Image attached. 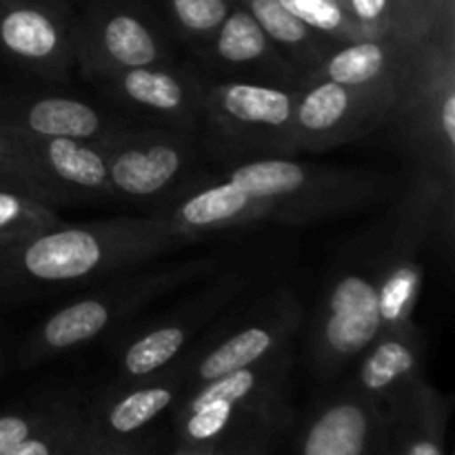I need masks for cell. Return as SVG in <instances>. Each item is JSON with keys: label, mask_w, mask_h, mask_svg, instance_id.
Segmentation results:
<instances>
[{"label": "cell", "mask_w": 455, "mask_h": 455, "mask_svg": "<svg viewBox=\"0 0 455 455\" xmlns=\"http://www.w3.org/2000/svg\"><path fill=\"white\" fill-rule=\"evenodd\" d=\"M394 180L367 169L329 167L296 156L243 160L216 176L191 178L151 216L198 240L260 222H309L358 212L391 194Z\"/></svg>", "instance_id": "obj_1"}, {"label": "cell", "mask_w": 455, "mask_h": 455, "mask_svg": "<svg viewBox=\"0 0 455 455\" xmlns=\"http://www.w3.org/2000/svg\"><path fill=\"white\" fill-rule=\"evenodd\" d=\"M194 244L156 216L60 220L36 234L0 240V305L38 300L147 265Z\"/></svg>", "instance_id": "obj_2"}, {"label": "cell", "mask_w": 455, "mask_h": 455, "mask_svg": "<svg viewBox=\"0 0 455 455\" xmlns=\"http://www.w3.org/2000/svg\"><path fill=\"white\" fill-rule=\"evenodd\" d=\"M293 354L275 351L258 363L225 373L182 398L173 420L172 453H271L293 427Z\"/></svg>", "instance_id": "obj_3"}, {"label": "cell", "mask_w": 455, "mask_h": 455, "mask_svg": "<svg viewBox=\"0 0 455 455\" xmlns=\"http://www.w3.org/2000/svg\"><path fill=\"white\" fill-rule=\"evenodd\" d=\"M142 267L145 265L109 275L96 291L84 293L47 315L22 342L18 364L25 369L36 367L44 360L89 345L107 333H116L151 302L212 275L216 260L196 258L151 269Z\"/></svg>", "instance_id": "obj_4"}, {"label": "cell", "mask_w": 455, "mask_h": 455, "mask_svg": "<svg viewBox=\"0 0 455 455\" xmlns=\"http://www.w3.org/2000/svg\"><path fill=\"white\" fill-rule=\"evenodd\" d=\"M300 87L243 78H204V149L222 167L269 156H298L293 111Z\"/></svg>", "instance_id": "obj_5"}, {"label": "cell", "mask_w": 455, "mask_h": 455, "mask_svg": "<svg viewBox=\"0 0 455 455\" xmlns=\"http://www.w3.org/2000/svg\"><path fill=\"white\" fill-rule=\"evenodd\" d=\"M391 138L413 160V173L455 180V40L453 20L425 38V56L411 87L387 123Z\"/></svg>", "instance_id": "obj_6"}, {"label": "cell", "mask_w": 455, "mask_h": 455, "mask_svg": "<svg viewBox=\"0 0 455 455\" xmlns=\"http://www.w3.org/2000/svg\"><path fill=\"white\" fill-rule=\"evenodd\" d=\"M380 289V253L351 260L329 278L307 336V360L315 376L340 373L385 329Z\"/></svg>", "instance_id": "obj_7"}, {"label": "cell", "mask_w": 455, "mask_h": 455, "mask_svg": "<svg viewBox=\"0 0 455 455\" xmlns=\"http://www.w3.org/2000/svg\"><path fill=\"white\" fill-rule=\"evenodd\" d=\"M98 147L105 156L114 203L138 204L151 213L185 189L198 158L196 133L156 123L127 120Z\"/></svg>", "instance_id": "obj_8"}, {"label": "cell", "mask_w": 455, "mask_h": 455, "mask_svg": "<svg viewBox=\"0 0 455 455\" xmlns=\"http://www.w3.org/2000/svg\"><path fill=\"white\" fill-rule=\"evenodd\" d=\"M187 395V355L140 380H118L84 404L83 455L154 451V427Z\"/></svg>", "instance_id": "obj_9"}, {"label": "cell", "mask_w": 455, "mask_h": 455, "mask_svg": "<svg viewBox=\"0 0 455 455\" xmlns=\"http://www.w3.org/2000/svg\"><path fill=\"white\" fill-rule=\"evenodd\" d=\"M0 158L34 198L53 209L114 200L105 156L93 142L0 129Z\"/></svg>", "instance_id": "obj_10"}, {"label": "cell", "mask_w": 455, "mask_h": 455, "mask_svg": "<svg viewBox=\"0 0 455 455\" xmlns=\"http://www.w3.org/2000/svg\"><path fill=\"white\" fill-rule=\"evenodd\" d=\"M247 278L229 271L209 280L191 291L189 298L172 309L154 315L120 336L114 345V364L118 380H140L167 369L185 355L200 336L207 333L213 320L240 296Z\"/></svg>", "instance_id": "obj_11"}, {"label": "cell", "mask_w": 455, "mask_h": 455, "mask_svg": "<svg viewBox=\"0 0 455 455\" xmlns=\"http://www.w3.org/2000/svg\"><path fill=\"white\" fill-rule=\"evenodd\" d=\"M407 92L336 80L302 84L293 111L296 154H323L371 136L387 127Z\"/></svg>", "instance_id": "obj_12"}, {"label": "cell", "mask_w": 455, "mask_h": 455, "mask_svg": "<svg viewBox=\"0 0 455 455\" xmlns=\"http://www.w3.org/2000/svg\"><path fill=\"white\" fill-rule=\"evenodd\" d=\"M302 305L289 287L258 300L225 331L204 333L203 342L187 351V394L198 387L258 363L291 345L302 324Z\"/></svg>", "instance_id": "obj_13"}, {"label": "cell", "mask_w": 455, "mask_h": 455, "mask_svg": "<svg viewBox=\"0 0 455 455\" xmlns=\"http://www.w3.org/2000/svg\"><path fill=\"white\" fill-rule=\"evenodd\" d=\"M173 62L164 31L138 4L109 0L76 27V65L93 80L111 71Z\"/></svg>", "instance_id": "obj_14"}, {"label": "cell", "mask_w": 455, "mask_h": 455, "mask_svg": "<svg viewBox=\"0 0 455 455\" xmlns=\"http://www.w3.org/2000/svg\"><path fill=\"white\" fill-rule=\"evenodd\" d=\"M116 107L147 123L198 132L204 78L173 62L132 67L89 80Z\"/></svg>", "instance_id": "obj_15"}, {"label": "cell", "mask_w": 455, "mask_h": 455, "mask_svg": "<svg viewBox=\"0 0 455 455\" xmlns=\"http://www.w3.org/2000/svg\"><path fill=\"white\" fill-rule=\"evenodd\" d=\"M78 22L43 0H0V56L43 80H65L76 67Z\"/></svg>", "instance_id": "obj_16"}, {"label": "cell", "mask_w": 455, "mask_h": 455, "mask_svg": "<svg viewBox=\"0 0 455 455\" xmlns=\"http://www.w3.org/2000/svg\"><path fill=\"white\" fill-rule=\"evenodd\" d=\"M209 78H243L258 83L302 87V71L275 47L240 0L216 34L194 47Z\"/></svg>", "instance_id": "obj_17"}, {"label": "cell", "mask_w": 455, "mask_h": 455, "mask_svg": "<svg viewBox=\"0 0 455 455\" xmlns=\"http://www.w3.org/2000/svg\"><path fill=\"white\" fill-rule=\"evenodd\" d=\"M84 395L43 391L0 411V455H83Z\"/></svg>", "instance_id": "obj_18"}, {"label": "cell", "mask_w": 455, "mask_h": 455, "mask_svg": "<svg viewBox=\"0 0 455 455\" xmlns=\"http://www.w3.org/2000/svg\"><path fill=\"white\" fill-rule=\"evenodd\" d=\"M293 451L302 455H387L385 407L354 385L311 409Z\"/></svg>", "instance_id": "obj_19"}, {"label": "cell", "mask_w": 455, "mask_h": 455, "mask_svg": "<svg viewBox=\"0 0 455 455\" xmlns=\"http://www.w3.org/2000/svg\"><path fill=\"white\" fill-rule=\"evenodd\" d=\"M127 123L111 111L65 93L0 92V129L34 138H74L100 145Z\"/></svg>", "instance_id": "obj_20"}, {"label": "cell", "mask_w": 455, "mask_h": 455, "mask_svg": "<svg viewBox=\"0 0 455 455\" xmlns=\"http://www.w3.org/2000/svg\"><path fill=\"white\" fill-rule=\"evenodd\" d=\"M425 38L418 43H403L385 36L338 43L324 60L305 76L302 84L336 80L345 84H385L407 92L420 69Z\"/></svg>", "instance_id": "obj_21"}, {"label": "cell", "mask_w": 455, "mask_h": 455, "mask_svg": "<svg viewBox=\"0 0 455 455\" xmlns=\"http://www.w3.org/2000/svg\"><path fill=\"white\" fill-rule=\"evenodd\" d=\"M385 407L387 455H444L451 400L418 376Z\"/></svg>", "instance_id": "obj_22"}, {"label": "cell", "mask_w": 455, "mask_h": 455, "mask_svg": "<svg viewBox=\"0 0 455 455\" xmlns=\"http://www.w3.org/2000/svg\"><path fill=\"white\" fill-rule=\"evenodd\" d=\"M425 331L416 320L387 324L358 355L360 364L351 385L385 403L418 376H425Z\"/></svg>", "instance_id": "obj_23"}, {"label": "cell", "mask_w": 455, "mask_h": 455, "mask_svg": "<svg viewBox=\"0 0 455 455\" xmlns=\"http://www.w3.org/2000/svg\"><path fill=\"white\" fill-rule=\"evenodd\" d=\"M240 3L251 12L271 43L302 71V76L318 67L324 56L340 43L331 36L311 29L300 18L293 16L280 0H240Z\"/></svg>", "instance_id": "obj_24"}, {"label": "cell", "mask_w": 455, "mask_h": 455, "mask_svg": "<svg viewBox=\"0 0 455 455\" xmlns=\"http://www.w3.org/2000/svg\"><path fill=\"white\" fill-rule=\"evenodd\" d=\"M280 3L293 16L300 18L305 25H309L311 29L331 36L333 40H340V43L363 38H385V34L360 22L336 0H280Z\"/></svg>", "instance_id": "obj_25"}, {"label": "cell", "mask_w": 455, "mask_h": 455, "mask_svg": "<svg viewBox=\"0 0 455 455\" xmlns=\"http://www.w3.org/2000/svg\"><path fill=\"white\" fill-rule=\"evenodd\" d=\"M234 3L235 0H164L173 29L191 49L216 34Z\"/></svg>", "instance_id": "obj_26"}, {"label": "cell", "mask_w": 455, "mask_h": 455, "mask_svg": "<svg viewBox=\"0 0 455 455\" xmlns=\"http://www.w3.org/2000/svg\"><path fill=\"white\" fill-rule=\"evenodd\" d=\"M58 222L56 209L22 189L0 187V240L36 234Z\"/></svg>", "instance_id": "obj_27"}, {"label": "cell", "mask_w": 455, "mask_h": 455, "mask_svg": "<svg viewBox=\"0 0 455 455\" xmlns=\"http://www.w3.org/2000/svg\"><path fill=\"white\" fill-rule=\"evenodd\" d=\"M0 187H9V189H22L27 191L25 187H22V182L18 180L16 173L12 172V167H9L4 160H0ZM29 194V191H27Z\"/></svg>", "instance_id": "obj_28"}, {"label": "cell", "mask_w": 455, "mask_h": 455, "mask_svg": "<svg viewBox=\"0 0 455 455\" xmlns=\"http://www.w3.org/2000/svg\"><path fill=\"white\" fill-rule=\"evenodd\" d=\"M336 3H340V4H342V7H345V9H347V12H349V13H351V0H336ZM351 16H354V13H351Z\"/></svg>", "instance_id": "obj_29"}, {"label": "cell", "mask_w": 455, "mask_h": 455, "mask_svg": "<svg viewBox=\"0 0 455 455\" xmlns=\"http://www.w3.org/2000/svg\"><path fill=\"white\" fill-rule=\"evenodd\" d=\"M3 371H4V351L3 347H0V376H3Z\"/></svg>", "instance_id": "obj_30"}, {"label": "cell", "mask_w": 455, "mask_h": 455, "mask_svg": "<svg viewBox=\"0 0 455 455\" xmlns=\"http://www.w3.org/2000/svg\"><path fill=\"white\" fill-rule=\"evenodd\" d=\"M0 160H3V158H0Z\"/></svg>", "instance_id": "obj_31"}]
</instances>
